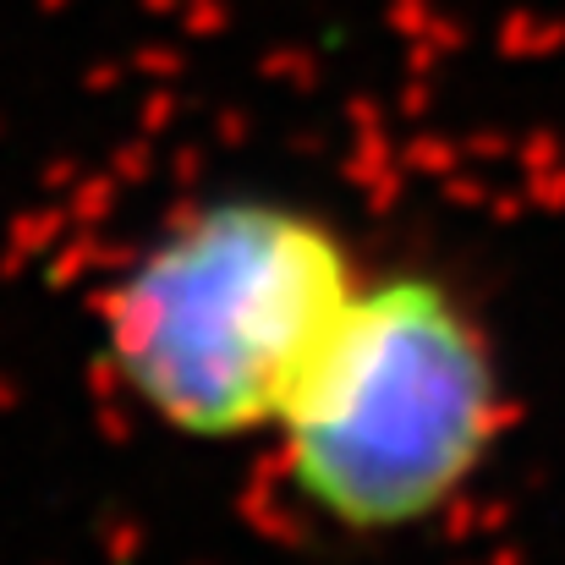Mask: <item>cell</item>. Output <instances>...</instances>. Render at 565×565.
Masks as SVG:
<instances>
[{
	"mask_svg": "<svg viewBox=\"0 0 565 565\" xmlns=\"http://www.w3.org/2000/svg\"><path fill=\"white\" fill-rule=\"evenodd\" d=\"M363 280L324 214L286 198H209L105 286V363L171 434H269Z\"/></svg>",
	"mask_w": 565,
	"mask_h": 565,
	"instance_id": "obj_1",
	"label": "cell"
},
{
	"mask_svg": "<svg viewBox=\"0 0 565 565\" xmlns=\"http://www.w3.org/2000/svg\"><path fill=\"white\" fill-rule=\"evenodd\" d=\"M275 434L286 478L324 522L363 539L423 527L505 434L494 341L439 275L363 280Z\"/></svg>",
	"mask_w": 565,
	"mask_h": 565,
	"instance_id": "obj_2",
	"label": "cell"
}]
</instances>
